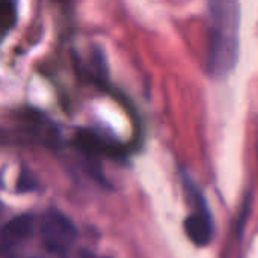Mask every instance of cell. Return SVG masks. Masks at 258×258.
Listing matches in <instances>:
<instances>
[{"label": "cell", "mask_w": 258, "mask_h": 258, "mask_svg": "<svg viewBox=\"0 0 258 258\" xmlns=\"http://www.w3.org/2000/svg\"><path fill=\"white\" fill-rule=\"evenodd\" d=\"M18 15L17 3L14 2H3L0 8V24H2V33L6 35L15 24Z\"/></svg>", "instance_id": "5b68a950"}, {"label": "cell", "mask_w": 258, "mask_h": 258, "mask_svg": "<svg viewBox=\"0 0 258 258\" xmlns=\"http://www.w3.org/2000/svg\"><path fill=\"white\" fill-rule=\"evenodd\" d=\"M187 186H189L187 192L192 200V212L186 218L183 227H184L187 237L192 240V243L198 246H206L213 239L215 225H213L212 213L207 207L204 197L197 189V186L194 183H189Z\"/></svg>", "instance_id": "3957f363"}, {"label": "cell", "mask_w": 258, "mask_h": 258, "mask_svg": "<svg viewBox=\"0 0 258 258\" xmlns=\"http://www.w3.org/2000/svg\"><path fill=\"white\" fill-rule=\"evenodd\" d=\"M36 225L42 246L53 255L67 254L77 239V228L73 221L56 209L44 212Z\"/></svg>", "instance_id": "7a4b0ae2"}, {"label": "cell", "mask_w": 258, "mask_h": 258, "mask_svg": "<svg viewBox=\"0 0 258 258\" xmlns=\"http://www.w3.org/2000/svg\"><path fill=\"white\" fill-rule=\"evenodd\" d=\"M36 221L30 215H20L8 221L2 230V251L3 254L26 243L36 230Z\"/></svg>", "instance_id": "277c9868"}, {"label": "cell", "mask_w": 258, "mask_h": 258, "mask_svg": "<svg viewBox=\"0 0 258 258\" xmlns=\"http://www.w3.org/2000/svg\"><path fill=\"white\" fill-rule=\"evenodd\" d=\"M240 6L237 2L216 0L209 3L207 71L213 77L228 76L239 60Z\"/></svg>", "instance_id": "6da1fadb"}]
</instances>
